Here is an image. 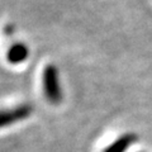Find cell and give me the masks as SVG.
Instances as JSON below:
<instances>
[{"label":"cell","instance_id":"cell-1","mask_svg":"<svg viewBox=\"0 0 152 152\" xmlns=\"http://www.w3.org/2000/svg\"><path fill=\"white\" fill-rule=\"evenodd\" d=\"M42 80H43V91L47 100L53 105L60 104L62 102V89L58 81V71L55 65L46 66Z\"/></svg>","mask_w":152,"mask_h":152},{"label":"cell","instance_id":"cell-2","mask_svg":"<svg viewBox=\"0 0 152 152\" xmlns=\"http://www.w3.org/2000/svg\"><path fill=\"white\" fill-rule=\"evenodd\" d=\"M33 107L29 104H20L10 109H4L0 117V122H1V127H7L14 124L17 122L24 121L32 114Z\"/></svg>","mask_w":152,"mask_h":152},{"label":"cell","instance_id":"cell-3","mask_svg":"<svg viewBox=\"0 0 152 152\" xmlns=\"http://www.w3.org/2000/svg\"><path fill=\"white\" fill-rule=\"evenodd\" d=\"M136 141H137L136 133H124L121 137H118L112 145H109L103 152H126Z\"/></svg>","mask_w":152,"mask_h":152},{"label":"cell","instance_id":"cell-4","mask_svg":"<svg viewBox=\"0 0 152 152\" xmlns=\"http://www.w3.org/2000/svg\"><path fill=\"white\" fill-rule=\"evenodd\" d=\"M28 55H29V51H28V47L24 43H15L8 50L7 60L8 62L13 65H18L26 61Z\"/></svg>","mask_w":152,"mask_h":152}]
</instances>
